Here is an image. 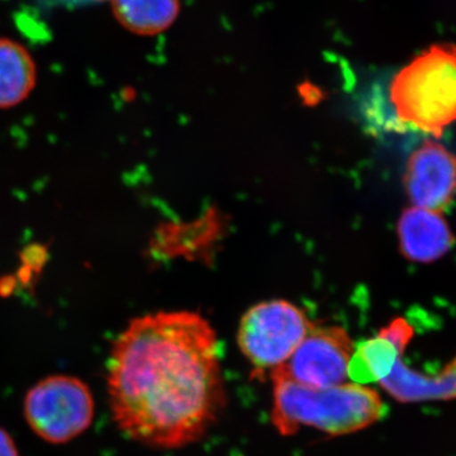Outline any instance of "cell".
<instances>
[{
	"mask_svg": "<svg viewBox=\"0 0 456 456\" xmlns=\"http://www.w3.org/2000/svg\"><path fill=\"white\" fill-rule=\"evenodd\" d=\"M449 367L452 369V371H454V374L456 375V356L454 359L452 360V362H449Z\"/></svg>",
	"mask_w": 456,
	"mask_h": 456,
	"instance_id": "5bb4252c",
	"label": "cell"
},
{
	"mask_svg": "<svg viewBox=\"0 0 456 456\" xmlns=\"http://www.w3.org/2000/svg\"><path fill=\"white\" fill-rule=\"evenodd\" d=\"M114 16L125 28L139 35H155L171 26L179 0H112Z\"/></svg>",
	"mask_w": 456,
	"mask_h": 456,
	"instance_id": "7c38bea8",
	"label": "cell"
},
{
	"mask_svg": "<svg viewBox=\"0 0 456 456\" xmlns=\"http://www.w3.org/2000/svg\"><path fill=\"white\" fill-rule=\"evenodd\" d=\"M36 80L37 69L31 53L16 41L0 38V108L22 103Z\"/></svg>",
	"mask_w": 456,
	"mask_h": 456,
	"instance_id": "8fae6325",
	"label": "cell"
},
{
	"mask_svg": "<svg viewBox=\"0 0 456 456\" xmlns=\"http://www.w3.org/2000/svg\"><path fill=\"white\" fill-rule=\"evenodd\" d=\"M272 380V421L283 436H292L302 428L342 436L365 430L386 415L379 393L364 384L310 388L283 378Z\"/></svg>",
	"mask_w": 456,
	"mask_h": 456,
	"instance_id": "7a4b0ae2",
	"label": "cell"
},
{
	"mask_svg": "<svg viewBox=\"0 0 456 456\" xmlns=\"http://www.w3.org/2000/svg\"><path fill=\"white\" fill-rule=\"evenodd\" d=\"M404 185L419 208L440 212L456 191V155L434 141H426L408 160Z\"/></svg>",
	"mask_w": 456,
	"mask_h": 456,
	"instance_id": "52a82bcc",
	"label": "cell"
},
{
	"mask_svg": "<svg viewBox=\"0 0 456 456\" xmlns=\"http://www.w3.org/2000/svg\"><path fill=\"white\" fill-rule=\"evenodd\" d=\"M89 2H102V0H89Z\"/></svg>",
	"mask_w": 456,
	"mask_h": 456,
	"instance_id": "9a60e30c",
	"label": "cell"
},
{
	"mask_svg": "<svg viewBox=\"0 0 456 456\" xmlns=\"http://www.w3.org/2000/svg\"><path fill=\"white\" fill-rule=\"evenodd\" d=\"M312 326L305 312L292 303H260L242 317L237 341L253 365L255 377H259L287 362Z\"/></svg>",
	"mask_w": 456,
	"mask_h": 456,
	"instance_id": "277c9868",
	"label": "cell"
},
{
	"mask_svg": "<svg viewBox=\"0 0 456 456\" xmlns=\"http://www.w3.org/2000/svg\"><path fill=\"white\" fill-rule=\"evenodd\" d=\"M389 98L402 122L440 137L456 122V45H432L404 66Z\"/></svg>",
	"mask_w": 456,
	"mask_h": 456,
	"instance_id": "3957f363",
	"label": "cell"
},
{
	"mask_svg": "<svg viewBox=\"0 0 456 456\" xmlns=\"http://www.w3.org/2000/svg\"><path fill=\"white\" fill-rule=\"evenodd\" d=\"M379 384L389 395L402 403L456 398V375L449 365L440 373L425 375L408 368L399 358L392 373Z\"/></svg>",
	"mask_w": 456,
	"mask_h": 456,
	"instance_id": "30bf717a",
	"label": "cell"
},
{
	"mask_svg": "<svg viewBox=\"0 0 456 456\" xmlns=\"http://www.w3.org/2000/svg\"><path fill=\"white\" fill-rule=\"evenodd\" d=\"M108 395L114 421L131 439L161 449L196 443L226 397L211 325L191 312L132 321L114 342Z\"/></svg>",
	"mask_w": 456,
	"mask_h": 456,
	"instance_id": "6da1fadb",
	"label": "cell"
},
{
	"mask_svg": "<svg viewBox=\"0 0 456 456\" xmlns=\"http://www.w3.org/2000/svg\"><path fill=\"white\" fill-rule=\"evenodd\" d=\"M398 237L402 253L411 261L430 264L449 253L454 236L440 212L412 207L401 216Z\"/></svg>",
	"mask_w": 456,
	"mask_h": 456,
	"instance_id": "9c48e42d",
	"label": "cell"
},
{
	"mask_svg": "<svg viewBox=\"0 0 456 456\" xmlns=\"http://www.w3.org/2000/svg\"><path fill=\"white\" fill-rule=\"evenodd\" d=\"M354 342L338 326H312L299 346L269 374L310 388H330L349 379Z\"/></svg>",
	"mask_w": 456,
	"mask_h": 456,
	"instance_id": "8992f818",
	"label": "cell"
},
{
	"mask_svg": "<svg viewBox=\"0 0 456 456\" xmlns=\"http://www.w3.org/2000/svg\"><path fill=\"white\" fill-rule=\"evenodd\" d=\"M413 335L415 329L404 318H395L375 338L362 341L351 356L350 379L364 386L382 382L403 356Z\"/></svg>",
	"mask_w": 456,
	"mask_h": 456,
	"instance_id": "ba28073f",
	"label": "cell"
},
{
	"mask_svg": "<svg viewBox=\"0 0 456 456\" xmlns=\"http://www.w3.org/2000/svg\"><path fill=\"white\" fill-rule=\"evenodd\" d=\"M94 398L79 378L53 375L27 393L25 416L42 440L65 444L88 430L94 417Z\"/></svg>",
	"mask_w": 456,
	"mask_h": 456,
	"instance_id": "5b68a950",
	"label": "cell"
},
{
	"mask_svg": "<svg viewBox=\"0 0 456 456\" xmlns=\"http://www.w3.org/2000/svg\"><path fill=\"white\" fill-rule=\"evenodd\" d=\"M0 456H20L11 435L3 428H0Z\"/></svg>",
	"mask_w": 456,
	"mask_h": 456,
	"instance_id": "4fadbf2b",
	"label": "cell"
}]
</instances>
